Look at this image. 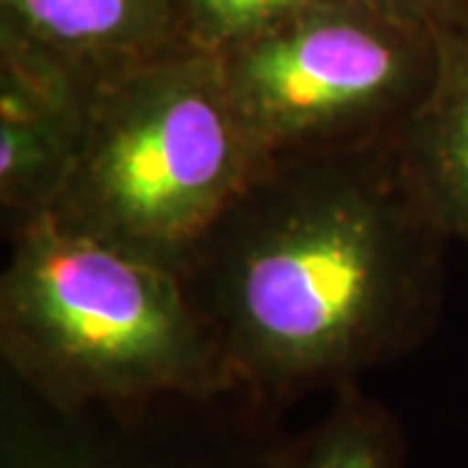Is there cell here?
Segmentation results:
<instances>
[{
    "instance_id": "obj_8",
    "label": "cell",
    "mask_w": 468,
    "mask_h": 468,
    "mask_svg": "<svg viewBox=\"0 0 468 468\" xmlns=\"http://www.w3.org/2000/svg\"><path fill=\"white\" fill-rule=\"evenodd\" d=\"M451 32L440 34L435 84L393 154L437 227L468 248V18Z\"/></svg>"
},
{
    "instance_id": "obj_7",
    "label": "cell",
    "mask_w": 468,
    "mask_h": 468,
    "mask_svg": "<svg viewBox=\"0 0 468 468\" xmlns=\"http://www.w3.org/2000/svg\"><path fill=\"white\" fill-rule=\"evenodd\" d=\"M11 55L55 68L89 91L167 48L175 0H3Z\"/></svg>"
},
{
    "instance_id": "obj_3",
    "label": "cell",
    "mask_w": 468,
    "mask_h": 468,
    "mask_svg": "<svg viewBox=\"0 0 468 468\" xmlns=\"http://www.w3.org/2000/svg\"><path fill=\"white\" fill-rule=\"evenodd\" d=\"M266 165L217 55L172 48L94 89L48 214L185 276Z\"/></svg>"
},
{
    "instance_id": "obj_6",
    "label": "cell",
    "mask_w": 468,
    "mask_h": 468,
    "mask_svg": "<svg viewBox=\"0 0 468 468\" xmlns=\"http://www.w3.org/2000/svg\"><path fill=\"white\" fill-rule=\"evenodd\" d=\"M91 94L66 73L8 52L0 81V203L11 227L48 214L63 190Z\"/></svg>"
},
{
    "instance_id": "obj_9",
    "label": "cell",
    "mask_w": 468,
    "mask_h": 468,
    "mask_svg": "<svg viewBox=\"0 0 468 468\" xmlns=\"http://www.w3.org/2000/svg\"><path fill=\"white\" fill-rule=\"evenodd\" d=\"M409 440L396 414L359 383L334 390L328 411L289 437H258L242 468H406Z\"/></svg>"
},
{
    "instance_id": "obj_4",
    "label": "cell",
    "mask_w": 468,
    "mask_h": 468,
    "mask_svg": "<svg viewBox=\"0 0 468 468\" xmlns=\"http://www.w3.org/2000/svg\"><path fill=\"white\" fill-rule=\"evenodd\" d=\"M218 63L266 162L390 149L435 84L440 37L315 0Z\"/></svg>"
},
{
    "instance_id": "obj_1",
    "label": "cell",
    "mask_w": 468,
    "mask_h": 468,
    "mask_svg": "<svg viewBox=\"0 0 468 468\" xmlns=\"http://www.w3.org/2000/svg\"><path fill=\"white\" fill-rule=\"evenodd\" d=\"M448 245L393 146L268 162L183 276L227 396L271 419L411 354L440 318Z\"/></svg>"
},
{
    "instance_id": "obj_11",
    "label": "cell",
    "mask_w": 468,
    "mask_h": 468,
    "mask_svg": "<svg viewBox=\"0 0 468 468\" xmlns=\"http://www.w3.org/2000/svg\"><path fill=\"white\" fill-rule=\"evenodd\" d=\"M385 3H396L401 8H409V16H430V14H452V8H458L461 0H385Z\"/></svg>"
},
{
    "instance_id": "obj_5",
    "label": "cell",
    "mask_w": 468,
    "mask_h": 468,
    "mask_svg": "<svg viewBox=\"0 0 468 468\" xmlns=\"http://www.w3.org/2000/svg\"><path fill=\"white\" fill-rule=\"evenodd\" d=\"M221 401L63 411L3 375L0 468H242L261 419Z\"/></svg>"
},
{
    "instance_id": "obj_10",
    "label": "cell",
    "mask_w": 468,
    "mask_h": 468,
    "mask_svg": "<svg viewBox=\"0 0 468 468\" xmlns=\"http://www.w3.org/2000/svg\"><path fill=\"white\" fill-rule=\"evenodd\" d=\"M315 0H175V11L187 21L190 48L227 55Z\"/></svg>"
},
{
    "instance_id": "obj_2",
    "label": "cell",
    "mask_w": 468,
    "mask_h": 468,
    "mask_svg": "<svg viewBox=\"0 0 468 468\" xmlns=\"http://www.w3.org/2000/svg\"><path fill=\"white\" fill-rule=\"evenodd\" d=\"M0 351L8 378L63 411L227 399L217 341L183 273L50 214L11 227Z\"/></svg>"
}]
</instances>
